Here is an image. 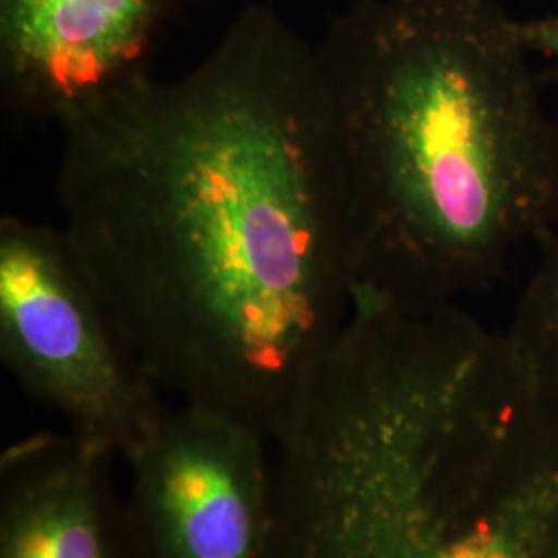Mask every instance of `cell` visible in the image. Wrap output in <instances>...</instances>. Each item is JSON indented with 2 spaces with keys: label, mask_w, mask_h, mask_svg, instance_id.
Masks as SVG:
<instances>
[{
  "label": "cell",
  "mask_w": 558,
  "mask_h": 558,
  "mask_svg": "<svg viewBox=\"0 0 558 558\" xmlns=\"http://www.w3.org/2000/svg\"><path fill=\"white\" fill-rule=\"evenodd\" d=\"M62 131L60 230L145 375L276 437L356 302L315 46L253 4Z\"/></svg>",
  "instance_id": "1"
},
{
  "label": "cell",
  "mask_w": 558,
  "mask_h": 558,
  "mask_svg": "<svg viewBox=\"0 0 558 558\" xmlns=\"http://www.w3.org/2000/svg\"><path fill=\"white\" fill-rule=\"evenodd\" d=\"M317 50L356 296L458 304L558 220V126L497 0H359Z\"/></svg>",
  "instance_id": "2"
},
{
  "label": "cell",
  "mask_w": 558,
  "mask_h": 558,
  "mask_svg": "<svg viewBox=\"0 0 558 558\" xmlns=\"http://www.w3.org/2000/svg\"><path fill=\"white\" fill-rule=\"evenodd\" d=\"M499 338L408 412L279 458L263 558H558V422Z\"/></svg>",
  "instance_id": "3"
},
{
  "label": "cell",
  "mask_w": 558,
  "mask_h": 558,
  "mask_svg": "<svg viewBox=\"0 0 558 558\" xmlns=\"http://www.w3.org/2000/svg\"><path fill=\"white\" fill-rule=\"evenodd\" d=\"M0 359L80 439L124 459L166 405L60 228L0 221Z\"/></svg>",
  "instance_id": "4"
},
{
  "label": "cell",
  "mask_w": 558,
  "mask_h": 558,
  "mask_svg": "<svg viewBox=\"0 0 558 558\" xmlns=\"http://www.w3.org/2000/svg\"><path fill=\"white\" fill-rule=\"evenodd\" d=\"M124 461V505L141 558L265 557L267 437L218 412L177 403Z\"/></svg>",
  "instance_id": "5"
},
{
  "label": "cell",
  "mask_w": 558,
  "mask_h": 558,
  "mask_svg": "<svg viewBox=\"0 0 558 558\" xmlns=\"http://www.w3.org/2000/svg\"><path fill=\"white\" fill-rule=\"evenodd\" d=\"M170 0H0L9 110L64 126L147 77Z\"/></svg>",
  "instance_id": "6"
},
{
  "label": "cell",
  "mask_w": 558,
  "mask_h": 558,
  "mask_svg": "<svg viewBox=\"0 0 558 558\" xmlns=\"http://www.w3.org/2000/svg\"><path fill=\"white\" fill-rule=\"evenodd\" d=\"M114 459L69 430L11 442L0 458V558H141Z\"/></svg>",
  "instance_id": "7"
},
{
  "label": "cell",
  "mask_w": 558,
  "mask_h": 558,
  "mask_svg": "<svg viewBox=\"0 0 558 558\" xmlns=\"http://www.w3.org/2000/svg\"><path fill=\"white\" fill-rule=\"evenodd\" d=\"M505 333L519 375L558 422V232L539 242V260Z\"/></svg>",
  "instance_id": "8"
},
{
  "label": "cell",
  "mask_w": 558,
  "mask_h": 558,
  "mask_svg": "<svg viewBox=\"0 0 558 558\" xmlns=\"http://www.w3.org/2000/svg\"><path fill=\"white\" fill-rule=\"evenodd\" d=\"M518 29L530 52H542L558 60V11L544 20L518 21Z\"/></svg>",
  "instance_id": "9"
}]
</instances>
